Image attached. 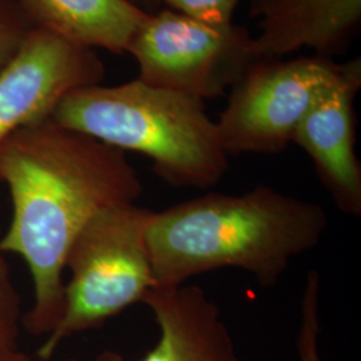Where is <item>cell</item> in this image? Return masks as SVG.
<instances>
[{"label": "cell", "mask_w": 361, "mask_h": 361, "mask_svg": "<svg viewBox=\"0 0 361 361\" xmlns=\"http://www.w3.org/2000/svg\"><path fill=\"white\" fill-rule=\"evenodd\" d=\"M0 183L13 204L0 253L26 261L34 302L23 326L47 336L62 314L66 257L74 240L104 209L135 204L142 180L125 152L47 119L0 141Z\"/></svg>", "instance_id": "1"}, {"label": "cell", "mask_w": 361, "mask_h": 361, "mask_svg": "<svg viewBox=\"0 0 361 361\" xmlns=\"http://www.w3.org/2000/svg\"><path fill=\"white\" fill-rule=\"evenodd\" d=\"M326 229L328 216L319 204L265 185L152 212L146 241L155 289L224 268L246 271L271 288L293 258L320 244Z\"/></svg>", "instance_id": "2"}, {"label": "cell", "mask_w": 361, "mask_h": 361, "mask_svg": "<svg viewBox=\"0 0 361 361\" xmlns=\"http://www.w3.org/2000/svg\"><path fill=\"white\" fill-rule=\"evenodd\" d=\"M51 119L125 153L146 155L155 174L173 188L205 190L229 169V155L205 104L138 78L73 91Z\"/></svg>", "instance_id": "3"}, {"label": "cell", "mask_w": 361, "mask_h": 361, "mask_svg": "<svg viewBox=\"0 0 361 361\" xmlns=\"http://www.w3.org/2000/svg\"><path fill=\"white\" fill-rule=\"evenodd\" d=\"M152 210L123 204L107 207L86 224L66 257L70 280L55 328L38 349L50 360L71 336L98 328L155 289L146 241Z\"/></svg>", "instance_id": "4"}, {"label": "cell", "mask_w": 361, "mask_h": 361, "mask_svg": "<svg viewBox=\"0 0 361 361\" xmlns=\"http://www.w3.org/2000/svg\"><path fill=\"white\" fill-rule=\"evenodd\" d=\"M138 79L202 102L224 97L264 58L245 26H214L161 8L149 13L130 42Z\"/></svg>", "instance_id": "5"}, {"label": "cell", "mask_w": 361, "mask_h": 361, "mask_svg": "<svg viewBox=\"0 0 361 361\" xmlns=\"http://www.w3.org/2000/svg\"><path fill=\"white\" fill-rule=\"evenodd\" d=\"M341 65L319 55L261 58L229 90L216 121L229 155L280 154Z\"/></svg>", "instance_id": "6"}, {"label": "cell", "mask_w": 361, "mask_h": 361, "mask_svg": "<svg viewBox=\"0 0 361 361\" xmlns=\"http://www.w3.org/2000/svg\"><path fill=\"white\" fill-rule=\"evenodd\" d=\"M98 52L35 27L0 71V141L13 131L51 119L73 91L101 85Z\"/></svg>", "instance_id": "7"}, {"label": "cell", "mask_w": 361, "mask_h": 361, "mask_svg": "<svg viewBox=\"0 0 361 361\" xmlns=\"http://www.w3.org/2000/svg\"><path fill=\"white\" fill-rule=\"evenodd\" d=\"M361 87L360 58L343 63L297 126L292 142L310 155L343 213L361 214V166L356 155L355 99Z\"/></svg>", "instance_id": "8"}, {"label": "cell", "mask_w": 361, "mask_h": 361, "mask_svg": "<svg viewBox=\"0 0 361 361\" xmlns=\"http://www.w3.org/2000/svg\"><path fill=\"white\" fill-rule=\"evenodd\" d=\"M258 50L285 58L301 50L334 58L348 50L361 25V0H252Z\"/></svg>", "instance_id": "9"}, {"label": "cell", "mask_w": 361, "mask_h": 361, "mask_svg": "<svg viewBox=\"0 0 361 361\" xmlns=\"http://www.w3.org/2000/svg\"><path fill=\"white\" fill-rule=\"evenodd\" d=\"M159 340L141 361H243L219 305L198 285L153 289L145 298Z\"/></svg>", "instance_id": "10"}, {"label": "cell", "mask_w": 361, "mask_h": 361, "mask_svg": "<svg viewBox=\"0 0 361 361\" xmlns=\"http://www.w3.org/2000/svg\"><path fill=\"white\" fill-rule=\"evenodd\" d=\"M34 26L80 47L128 54L149 13L130 0H20Z\"/></svg>", "instance_id": "11"}, {"label": "cell", "mask_w": 361, "mask_h": 361, "mask_svg": "<svg viewBox=\"0 0 361 361\" xmlns=\"http://www.w3.org/2000/svg\"><path fill=\"white\" fill-rule=\"evenodd\" d=\"M320 276L310 271L301 301V324L297 337L298 361H320L319 334H320Z\"/></svg>", "instance_id": "12"}, {"label": "cell", "mask_w": 361, "mask_h": 361, "mask_svg": "<svg viewBox=\"0 0 361 361\" xmlns=\"http://www.w3.org/2000/svg\"><path fill=\"white\" fill-rule=\"evenodd\" d=\"M35 28L20 0H0V71Z\"/></svg>", "instance_id": "13"}, {"label": "cell", "mask_w": 361, "mask_h": 361, "mask_svg": "<svg viewBox=\"0 0 361 361\" xmlns=\"http://www.w3.org/2000/svg\"><path fill=\"white\" fill-rule=\"evenodd\" d=\"M20 325H23L20 297L13 285L10 267L0 253V352L18 349Z\"/></svg>", "instance_id": "14"}, {"label": "cell", "mask_w": 361, "mask_h": 361, "mask_svg": "<svg viewBox=\"0 0 361 361\" xmlns=\"http://www.w3.org/2000/svg\"><path fill=\"white\" fill-rule=\"evenodd\" d=\"M241 0H161L162 7L207 25L233 23V15Z\"/></svg>", "instance_id": "15"}, {"label": "cell", "mask_w": 361, "mask_h": 361, "mask_svg": "<svg viewBox=\"0 0 361 361\" xmlns=\"http://www.w3.org/2000/svg\"><path fill=\"white\" fill-rule=\"evenodd\" d=\"M0 361H32L26 353L16 350H8V352H0ZM66 361H80V360H66ZM89 361H123L122 356L116 352L111 350H106L99 353L98 356H95L94 359Z\"/></svg>", "instance_id": "16"}, {"label": "cell", "mask_w": 361, "mask_h": 361, "mask_svg": "<svg viewBox=\"0 0 361 361\" xmlns=\"http://www.w3.org/2000/svg\"><path fill=\"white\" fill-rule=\"evenodd\" d=\"M130 1L149 13H155L162 8L161 0H130Z\"/></svg>", "instance_id": "17"}]
</instances>
